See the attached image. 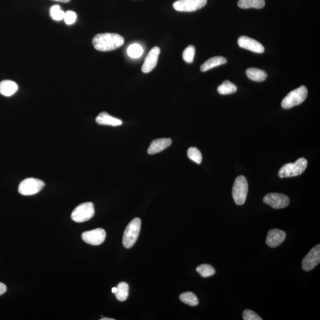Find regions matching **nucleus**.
Instances as JSON below:
<instances>
[{"mask_svg": "<svg viewBox=\"0 0 320 320\" xmlns=\"http://www.w3.org/2000/svg\"><path fill=\"white\" fill-rule=\"evenodd\" d=\"M124 43V39L116 33H100L94 36L93 44L100 51H110L120 48Z\"/></svg>", "mask_w": 320, "mask_h": 320, "instance_id": "1", "label": "nucleus"}, {"mask_svg": "<svg viewBox=\"0 0 320 320\" xmlns=\"http://www.w3.org/2000/svg\"><path fill=\"white\" fill-rule=\"evenodd\" d=\"M141 227L140 218H135L130 221L125 229L123 236V244L125 248H131L138 240Z\"/></svg>", "mask_w": 320, "mask_h": 320, "instance_id": "2", "label": "nucleus"}, {"mask_svg": "<svg viewBox=\"0 0 320 320\" xmlns=\"http://www.w3.org/2000/svg\"><path fill=\"white\" fill-rule=\"evenodd\" d=\"M307 165V160L304 158H300L294 163L283 165L279 170L278 175L280 178L299 176L305 171Z\"/></svg>", "mask_w": 320, "mask_h": 320, "instance_id": "3", "label": "nucleus"}, {"mask_svg": "<svg viewBox=\"0 0 320 320\" xmlns=\"http://www.w3.org/2000/svg\"><path fill=\"white\" fill-rule=\"evenodd\" d=\"M308 96V90L305 86L302 85L296 90L291 91L283 99L281 106L283 108H290L302 104Z\"/></svg>", "mask_w": 320, "mask_h": 320, "instance_id": "4", "label": "nucleus"}, {"mask_svg": "<svg viewBox=\"0 0 320 320\" xmlns=\"http://www.w3.org/2000/svg\"><path fill=\"white\" fill-rule=\"evenodd\" d=\"M249 186L246 178L243 176H238L234 183L232 194L234 200L236 205H242L246 202Z\"/></svg>", "mask_w": 320, "mask_h": 320, "instance_id": "5", "label": "nucleus"}, {"mask_svg": "<svg viewBox=\"0 0 320 320\" xmlns=\"http://www.w3.org/2000/svg\"><path fill=\"white\" fill-rule=\"evenodd\" d=\"M95 211L93 203L86 202L78 206L72 211L71 219L78 223H82L92 218Z\"/></svg>", "mask_w": 320, "mask_h": 320, "instance_id": "6", "label": "nucleus"}, {"mask_svg": "<svg viewBox=\"0 0 320 320\" xmlns=\"http://www.w3.org/2000/svg\"><path fill=\"white\" fill-rule=\"evenodd\" d=\"M44 186L43 181L35 178H27L19 185L18 191L21 195L31 196L39 193Z\"/></svg>", "mask_w": 320, "mask_h": 320, "instance_id": "7", "label": "nucleus"}, {"mask_svg": "<svg viewBox=\"0 0 320 320\" xmlns=\"http://www.w3.org/2000/svg\"><path fill=\"white\" fill-rule=\"evenodd\" d=\"M207 0H178L173 3V7L178 12H195L205 6Z\"/></svg>", "mask_w": 320, "mask_h": 320, "instance_id": "8", "label": "nucleus"}, {"mask_svg": "<svg viewBox=\"0 0 320 320\" xmlns=\"http://www.w3.org/2000/svg\"><path fill=\"white\" fill-rule=\"evenodd\" d=\"M320 262V245H317L308 252L302 261V268L304 271L310 272Z\"/></svg>", "mask_w": 320, "mask_h": 320, "instance_id": "9", "label": "nucleus"}, {"mask_svg": "<svg viewBox=\"0 0 320 320\" xmlns=\"http://www.w3.org/2000/svg\"><path fill=\"white\" fill-rule=\"evenodd\" d=\"M263 202L274 209H282L287 207L290 200L285 194L271 193L264 197Z\"/></svg>", "mask_w": 320, "mask_h": 320, "instance_id": "10", "label": "nucleus"}, {"mask_svg": "<svg viewBox=\"0 0 320 320\" xmlns=\"http://www.w3.org/2000/svg\"><path fill=\"white\" fill-rule=\"evenodd\" d=\"M107 234L102 228H96L91 231H88L82 234L83 240L86 243L92 246H99L105 240Z\"/></svg>", "mask_w": 320, "mask_h": 320, "instance_id": "11", "label": "nucleus"}, {"mask_svg": "<svg viewBox=\"0 0 320 320\" xmlns=\"http://www.w3.org/2000/svg\"><path fill=\"white\" fill-rule=\"evenodd\" d=\"M238 44L242 48L249 50L253 52L261 54L264 51V46L258 41L253 39L242 36L238 38Z\"/></svg>", "mask_w": 320, "mask_h": 320, "instance_id": "12", "label": "nucleus"}, {"mask_svg": "<svg viewBox=\"0 0 320 320\" xmlns=\"http://www.w3.org/2000/svg\"><path fill=\"white\" fill-rule=\"evenodd\" d=\"M160 54V49L157 46L154 47L149 52L142 66V71L144 73H149L156 66Z\"/></svg>", "mask_w": 320, "mask_h": 320, "instance_id": "13", "label": "nucleus"}, {"mask_svg": "<svg viewBox=\"0 0 320 320\" xmlns=\"http://www.w3.org/2000/svg\"><path fill=\"white\" fill-rule=\"evenodd\" d=\"M286 233L279 229H272L269 231L267 235L266 244L269 247L275 248L280 246L286 239Z\"/></svg>", "mask_w": 320, "mask_h": 320, "instance_id": "14", "label": "nucleus"}, {"mask_svg": "<svg viewBox=\"0 0 320 320\" xmlns=\"http://www.w3.org/2000/svg\"><path fill=\"white\" fill-rule=\"evenodd\" d=\"M172 140L171 138H161L152 142L148 149L149 155L157 154L171 146Z\"/></svg>", "mask_w": 320, "mask_h": 320, "instance_id": "15", "label": "nucleus"}, {"mask_svg": "<svg viewBox=\"0 0 320 320\" xmlns=\"http://www.w3.org/2000/svg\"><path fill=\"white\" fill-rule=\"evenodd\" d=\"M96 121L97 124L108 126L118 127L123 124L121 119L116 118L107 112H102L97 116Z\"/></svg>", "mask_w": 320, "mask_h": 320, "instance_id": "16", "label": "nucleus"}, {"mask_svg": "<svg viewBox=\"0 0 320 320\" xmlns=\"http://www.w3.org/2000/svg\"><path fill=\"white\" fill-rule=\"evenodd\" d=\"M18 85L13 81L4 80L0 83V94L4 96L10 97L18 90Z\"/></svg>", "mask_w": 320, "mask_h": 320, "instance_id": "17", "label": "nucleus"}, {"mask_svg": "<svg viewBox=\"0 0 320 320\" xmlns=\"http://www.w3.org/2000/svg\"><path fill=\"white\" fill-rule=\"evenodd\" d=\"M227 60L223 57H215L210 58L200 66V71L206 72L213 68L226 64Z\"/></svg>", "mask_w": 320, "mask_h": 320, "instance_id": "18", "label": "nucleus"}, {"mask_svg": "<svg viewBox=\"0 0 320 320\" xmlns=\"http://www.w3.org/2000/svg\"><path fill=\"white\" fill-rule=\"evenodd\" d=\"M246 75L250 80L255 81L256 82H263L268 77V75H267L265 71L255 68L247 69Z\"/></svg>", "mask_w": 320, "mask_h": 320, "instance_id": "19", "label": "nucleus"}, {"mask_svg": "<svg viewBox=\"0 0 320 320\" xmlns=\"http://www.w3.org/2000/svg\"><path fill=\"white\" fill-rule=\"evenodd\" d=\"M265 5L264 0H239L238 6L244 9L247 8H255L257 9H260Z\"/></svg>", "mask_w": 320, "mask_h": 320, "instance_id": "20", "label": "nucleus"}, {"mask_svg": "<svg viewBox=\"0 0 320 320\" xmlns=\"http://www.w3.org/2000/svg\"><path fill=\"white\" fill-rule=\"evenodd\" d=\"M179 298L181 301L184 304L192 306V307H195L199 304L198 299L193 292H184L180 295Z\"/></svg>", "mask_w": 320, "mask_h": 320, "instance_id": "21", "label": "nucleus"}, {"mask_svg": "<svg viewBox=\"0 0 320 320\" xmlns=\"http://www.w3.org/2000/svg\"><path fill=\"white\" fill-rule=\"evenodd\" d=\"M117 291L115 296L119 301H125L127 300L129 295V286L126 282L119 283L117 286Z\"/></svg>", "mask_w": 320, "mask_h": 320, "instance_id": "22", "label": "nucleus"}, {"mask_svg": "<svg viewBox=\"0 0 320 320\" xmlns=\"http://www.w3.org/2000/svg\"><path fill=\"white\" fill-rule=\"evenodd\" d=\"M237 90L236 85L229 81H225L222 85L218 86V91L222 95L235 93Z\"/></svg>", "mask_w": 320, "mask_h": 320, "instance_id": "23", "label": "nucleus"}, {"mask_svg": "<svg viewBox=\"0 0 320 320\" xmlns=\"http://www.w3.org/2000/svg\"><path fill=\"white\" fill-rule=\"evenodd\" d=\"M196 271L204 277H212L215 274V269L208 264H203L197 267Z\"/></svg>", "mask_w": 320, "mask_h": 320, "instance_id": "24", "label": "nucleus"}, {"mask_svg": "<svg viewBox=\"0 0 320 320\" xmlns=\"http://www.w3.org/2000/svg\"><path fill=\"white\" fill-rule=\"evenodd\" d=\"M49 13L53 20L56 21L63 20L65 15V12L61 9L60 5L58 4L52 5L50 8Z\"/></svg>", "mask_w": 320, "mask_h": 320, "instance_id": "25", "label": "nucleus"}, {"mask_svg": "<svg viewBox=\"0 0 320 320\" xmlns=\"http://www.w3.org/2000/svg\"><path fill=\"white\" fill-rule=\"evenodd\" d=\"M144 49L140 44L135 43L132 44L128 47L127 52L130 57L133 58H138L143 55Z\"/></svg>", "mask_w": 320, "mask_h": 320, "instance_id": "26", "label": "nucleus"}, {"mask_svg": "<svg viewBox=\"0 0 320 320\" xmlns=\"http://www.w3.org/2000/svg\"><path fill=\"white\" fill-rule=\"evenodd\" d=\"M188 156L192 161L197 164H200L202 163V155L199 149L196 147H191L188 151Z\"/></svg>", "mask_w": 320, "mask_h": 320, "instance_id": "27", "label": "nucleus"}, {"mask_svg": "<svg viewBox=\"0 0 320 320\" xmlns=\"http://www.w3.org/2000/svg\"><path fill=\"white\" fill-rule=\"evenodd\" d=\"M194 55H195V48L193 45H189L183 51V60L185 62L191 64L193 62Z\"/></svg>", "mask_w": 320, "mask_h": 320, "instance_id": "28", "label": "nucleus"}, {"mask_svg": "<svg viewBox=\"0 0 320 320\" xmlns=\"http://www.w3.org/2000/svg\"><path fill=\"white\" fill-rule=\"evenodd\" d=\"M64 20L66 24L71 25L74 24L77 20L76 13L72 12V11H68V12L65 13Z\"/></svg>", "mask_w": 320, "mask_h": 320, "instance_id": "29", "label": "nucleus"}, {"mask_svg": "<svg viewBox=\"0 0 320 320\" xmlns=\"http://www.w3.org/2000/svg\"><path fill=\"white\" fill-rule=\"evenodd\" d=\"M243 320H262L263 319L256 314L254 311L250 310H246L243 313Z\"/></svg>", "mask_w": 320, "mask_h": 320, "instance_id": "30", "label": "nucleus"}, {"mask_svg": "<svg viewBox=\"0 0 320 320\" xmlns=\"http://www.w3.org/2000/svg\"><path fill=\"white\" fill-rule=\"evenodd\" d=\"M7 291V287L4 283L0 282V296L4 294Z\"/></svg>", "mask_w": 320, "mask_h": 320, "instance_id": "31", "label": "nucleus"}, {"mask_svg": "<svg viewBox=\"0 0 320 320\" xmlns=\"http://www.w3.org/2000/svg\"><path fill=\"white\" fill-rule=\"evenodd\" d=\"M54 1L62 2H68L69 1H70V0H54Z\"/></svg>", "mask_w": 320, "mask_h": 320, "instance_id": "32", "label": "nucleus"}, {"mask_svg": "<svg viewBox=\"0 0 320 320\" xmlns=\"http://www.w3.org/2000/svg\"><path fill=\"white\" fill-rule=\"evenodd\" d=\"M117 291V288L116 287H114L112 289V292H113V294H115L116 292Z\"/></svg>", "mask_w": 320, "mask_h": 320, "instance_id": "33", "label": "nucleus"}, {"mask_svg": "<svg viewBox=\"0 0 320 320\" xmlns=\"http://www.w3.org/2000/svg\"><path fill=\"white\" fill-rule=\"evenodd\" d=\"M101 320H114L113 319H108V318H102L100 319Z\"/></svg>", "mask_w": 320, "mask_h": 320, "instance_id": "34", "label": "nucleus"}]
</instances>
